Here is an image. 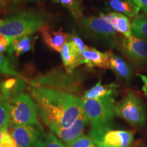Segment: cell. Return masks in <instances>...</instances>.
<instances>
[{"label": "cell", "instance_id": "1", "mask_svg": "<svg viewBox=\"0 0 147 147\" xmlns=\"http://www.w3.org/2000/svg\"><path fill=\"white\" fill-rule=\"evenodd\" d=\"M28 89L38 115L52 132L69 128L84 113L82 97L78 95L43 87L29 86Z\"/></svg>", "mask_w": 147, "mask_h": 147}, {"label": "cell", "instance_id": "2", "mask_svg": "<svg viewBox=\"0 0 147 147\" xmlns=\"http://www.w3.org/2000/svg\"><path fill=\"white\" fill-rule=\"evenodd\" d=\"M47 14L36 10H21L0 21V34L10 39L32 35L47 25Z\"/></svg>", "mask_w": 147, "mask_h": 147}, {"label": "cell", "instance_id": "3", "mask_svg": "<svg viewBox=\"0 0 147 147\" xmlns=\"http://www.w3.org/2000/svg\"><path fill=\"white\" fill-rule=\"evenodd\" d=\"M84 81V74L81 71L68 72L64 67H59L46 74L37 75L28 82L31 87L50 88L77 95L81 92Z\"/></svg>", "mask_w": 147, "mask_h": 147}, {"label": "cell", "instance_id": "4", "mask_svg": "<svg viewBox=\"0 0 147 147\" xmlns=\"http://www.w3.org/2000/svg\"><path fill=\"white\" fill-rule=\"evenodd\" d=\"M76 21L78 32L92 42L108 47H119L121 38L101 14L99 16H82Z\"/></svg>", "mask_w": 147, "mask_h": 147}, {"label": "cell", "instance_id": "5", "mask_svg": "<svg viewBox=\"0 0 147 147\" xmlns=\"http://www.w3.org/2000/svg\"><path fill=\"white\" fill-rule=\"evenodd\" d=\"M82 107L91 124V128H101L111 125L115 113V97L100 99H84Z\"/></svg>", "mask_w": 147, "mask_h": 147}, {"label": "cell", "instance_id": "6", "mask_svg": "<svg viewBox=\"0 0 147 147\" xmlns=\"http://www.w3.org/2000/svg\"><path fill=\"white\" fill-rule=\"evenodd\" d=\"M10 109L9 125H41L34 99L27 93H22L8 102Z\"/></svg>", "mask_w": 147, "mask_h": 147}, {"label": "cell", "instance_id": "7", "mask_svg": "<svg viewBox=\"0 0 147 147\" xmlns=\"http://www.w3.org/2000/svg\"><path fill=\"white\" fill-rule=\"evenodd\" d=\"M115 115L134 127H141L146 123V112L144 103L131 91H128L115 104Z\"/></svg>", "mask_w": 147, "mask_h": 147}, {"label": "cell", "instance_id": "8", "mask_svg": "<svg viewBox=\"0 0 147 147\" xmlns=\"http://www.w3.org/2000/svg\"><path fill=\"white\" fill-rule=\"evenodd\" d=\"M89 136L100 147H128L134 141V132L113 129L110 126L91 128Z\"/></svg>", "mask_w": 147, "mask_h": 147}, {"label": "cell", "instance_id": "9", "mask_svg": "<svg viewBox=\"0 0 147 147\" xmlns=\"http://www.w3.org/2000/svg\"><path fill=\"white\" fill-rule=\"evenodd\" d=\"M17 147H43L47 134L42 125H10Z\"/></svg>", "mask_w": 147, "mask_h": 147}, {"label": "cell", "instance_id": "10", "mask_svg": "<svg viewBox=\"0 0 147 147\" xmlns=\"http://www.w3.org/2000/svg\"><path fill=\"white\" fill-rule=\"evenodd\" d=\"M119 49L138 67L147 65V40L132 36L121 38Z\"/></svg>", "mask_w": 147, "mask_h": 147}, {"label": "cell", "instance_id": "11", "mask_svg": "<svg viewBox=\"0 0 147 147\" xmlns=\"http://www.w3.org/2000/svg\"><path fill=\"white\" fill-rule=\"evenodd\" d=\"M89 123V119L84 113L69 128L60 129L52 133L56 135L58 138H59L62 142H65V145H67L83 135L84 128Z\"/></svg>", "mask_w": 147, "mask_h": 147}, {"label": "cell", "instance_id": "12", "mask_svg": "<svg viewBox=\"0 0 147 147\" xmlns=\"http://www.w3.org/2000/svg\"><path fill=\"white\" fill-rule=\"evenodd\" d=\"M40 32L45 45L52 51L58 53H61L69 36L68 33L61 30L56 31L47 25L42 27Z\"/></svg>", "mask_w": 147, "mask_h": 147}, {"label": "cell", "instance_id": "13", "mask_svg": "<svg viewBox=\"0 0 147 147\" xmlns=\"http://www.w3.org/2000/svg\"><path fill=\"white\" fill-rule=\"evenodd\" d=\"M82 64H85L89 68H109V52L98 51L95 48L86 45L82 54Z\"/></svg>", "mask_w": 147, "mask_h": 147}, {"label": "cell", "instance_id": "14", "mask_svg": "<svg viewBox=\"0 0 147 147\" xmlns=\"http://www.w3.org/2000/svg\"><path fill=\"white\" fill-rule=\"evenodd\" d=\"M109 52V69L113 71L117 78L125 83L130 82L134 71L131 65L119 55Z\"/></svg>", "mask_w": 147, "mask_h": 147}, {"label": "cell", "instance_id": "15", "mask_svg": "<svg viewBox=\"0 0 147 147\" xmlns=\"http://www.w3.org/2000/svg\"><path fill=\"white\" fill-rule=\"evenodd\" d=\"M102 14L106 21L119 34L123 35L125 38H129L133 36L131 28V21L128 16L115 12Z\"/></svg>", "mask_w": 147, "mask_h": 147}, {"label": "cell", "instance_id": "16", "mask_svg": "<svg viewBox=\"0 0 147 147\" xmlns=\"http://www.w3.org/2000/svg\"><path fill=\"white\" fill-rule=\"evenodd\" d=\"M60 53L63 67L68 72H73L78 66L82 64V55L69 41L66 42Z\"/></svg>", "mask_w": 147, "mask_h": 147}, {"label": "cell", "instance_id": "17", "mask_svg": "<svg viewBox=\"0 0 147 147\" xmlns=\"http://www.w3.org/2000/svg\"><path fill=\"white\" fill-rule=\"evenodd\" d=\"M26 80L25 79L16 77L1 82L0 88L3 97L8 102L23 93L26 88Z\"/></svg>", "mask_w": 147, "mask_h": 147}, {"label": "cell", "instance_id": "18", "mask_svg": "<svg viewBox=\"0 0 147 147\" xmlns=\"http://www.w3.org/2000/svg\"><path fill=\"white\" fill-rule=\"evenodd\" d=\"M118 85L115 83L102 84L100 80L87 91L84 92L82 98L100 99L106 97H115L118 93Z\"/></svg>", "mask_w": 147, "mask_h": 147}, {"label": "cell", "instance_id": "19", "mask_svg": "<svg viewBox=\"0 0 147 147\" xmlns=\"http://www.w3.org/2000/svg\"><path fill=\"white\" fill-rule=\"evenodd\" d=\"M107 5L114 12L134 18L138 15L140 8L131 0H109Z\"/></svg>", "mask_w": 147, "mask_h": 147}, {"label": "cell", "instance_id": "20", "mask_svg": "<svg viewBox=\"0 0 147 147\" xmlns=\"http://www.w3.org/2000/svg\"><path fill=\"white\" fill-rule=\"evenodd\" d=\"M36 38L32 35H27L20 38L11 39V51L16 57L21 56L33 49Z\"/></svg>", "mask_w": 147, "mask_h": 147}, {"label": "cell", "instance_id": "21", "mask_svg": "<svg viewBox=\"0 0 147 147\" xmlns=\"http://www.w3.org/2000/svg\"><path fill=\"white\" fill-rule=\"evenodd\" d=\"M131 28L134 36L147 40V14H138L133 18Z\"/></svg>", "mask_w": 147, "mask_h": 147}, {"label": "cell", "instance_id": "22", "mask_svg": "<svg viewBox=\"0 0 147 147\" xmlns=\"http://www.w3.org/2000/svg\"><path fill=\"white\" fill-rule=\"evenodd\" d=\"M53 1L67 9L76 21L83 16L81 0H53Z\"/></svg>", "mask_w": 147, "mask_h": 147}, {"label": "cell", "instance_id": "23", "mask_svg": "<svg viewBox=\"0 0 147 147\" xmlns=\"http://www.w3.org/2000/svg\"><path fill=\"white\" fill-rule=\"evenodd\" d=\"M10 123L9 103L3 97H0V130H8Z\"/></svg>", "mask_w": 147, "mask_h": 147}, {"label": "cell", "instance_id": "24", "mask_svg": "<svg viewBox=\"0 0 147 147\" xmlns=\"http://www.w3.org/2000/svg\"><path fill=\"white\" fill-rule=\"evenodd\" d=\"M0 74L8 76H18V73L8 58L0 53Z\"/></svg>", "mask_w": 147, "mask_h": 147}, {"label": "cell", "instance_id": "25", "mask_svg": "<svg viewBox=\"0 0 147 147\" xmlns=\"http://www.w3.org/2000/svg\"><path fill=\"white\" fill-rule=\"evenodd\" d=\"M97 144L93 138L89 136H86L83 134L76 140L66 145L67 147H91Z\"/></svg>", "mask_w": 147, "mask_h": 147}, {"label": "cell", "instance_id": "26", "mask_svg": "<svg viewBox=\"0 0 147 147\" xmlns=\"http://www.w3.org/2000/svg\"><path fill=\"white\" fill-rule=\"evenodd\" d=\"M67 41L70 42L73 47L75 48V49L82 55L84 49H85L86 45H84L82 40L77 34V33L75 31H73L71 34H69V36L68 38H67Z\"/></svg>", "mask_w": 147, "mask_h": 147}, {"label": "cell", "instance_id": "27", "mask_svg": "<svg viewBox=\"0 0 147 147\" xmlns=\"http://www.w3.org/2000/svg\"><path fill=\"white\" fill-rule=\"evenodd\" d=\"M43 147H67L53 133H49L46 137Z\"/></svg>", "mask_w": 147, "mask_h": 147}, {"label": "cell", "instance_id": "28", "mask_svg": "<svg viewBox=\"0 0 147 147\" xmlns=\"http://www.w3.org/2000/svg\"><path fill=\"white\" fill-rule=\"evenodd\" d=\"M0 53H7L12 55L11 51V39L8 37L0 34Z\"/></svg>", "mask_w": 147, "mask_h": 147}, {"label": "cell", "instance_id": "29", "mask_svg": "<svg viewBox=\"0 0 147 147\" xmlns=\"http://www.w3.org/2000/svg\"><path fill=\"white\" fill-rule=\"evenodd\" d=\"M0 147H17L15 140L8 131L5 133L2 140L0 142Z\"/></svg>", "mask_w": 147, "mask_h": 147}, {"label": "cell", "instance_id": "30", "mask_svg": "<svg viewBox=\"0 0 147 147\" xmlns=\"http://www.w3.org/2000/svg\"><path fill=\"white\" fill-rule=\"evenodd\" d=\"M131 1L135 4H136L140 8V10L144 11L145 14H147V0H131Z\"/></svg>", "mask_w": 147, "mask_h": 147}, {"label": "cell", "instance_id": "31", "mask_svg": "<svg viewBox=\"0 0 147 147\" xmlns=\"http://www.w3.org/2000/svg\"><path fill=\"white\" fill-rule=\"evenodd\" d=\"M9 1L8 0H0V14L8 12L9 8Z\"/></svg>", "mask_w": 147, "mask_h": 147}, {"label": "cell", "instance_id": "32", "mask_svg": "<svg viewBox=\"0 0 147 147\" xmlns=\"http://www.w3.org/2000/svg\"><path fill=\"white\" fill-rule=\"evenodd\" d=\"M140 78L142 79L144 85L142 87V91H144V94L147 96V75H139Z\"/></svg>", "mask_w": 147, "mask_h": 147}, {"label": "cell", "instance_id": "33", "mask_svg": "<svg viewBox=\"0 0 147 147\" xmlns=\"http://www.w3.org/2000/svg\"><path fill=\"white\" fill-rule=\"evenodd\" d=\"M9 1H12V2H18L20 1H31V2H39L42 0H8Z\"/></svg>", "mask_w": 147, "mask_h": 147}, {"label": "cell", "instance_id": "34", "mask_svg": "<svg viewBox=\"0 0 147 147\" xmlns=\"http://www.w3.org/2000/svg\"><path fill=\"white\" fill-rule=\"evenodd\" d=\"M8 131V130H0V142H1V141L2 140L4 136L5 133Z\"/></svg>", "mask_w": 147, "mask_h": 147}, {"label": "cell", "instance_id": "35", "mask_svg": "<svg viewBox=\"0 0 147 147\" xmlns=\"http://www.w3.org/2000/svg\"><path fill=\"white\" fill-rule=\"evenodd\" d=\"M91 147H100V146H98V145H97V144H94V145H93V146H92Z\"/></svg>", "mask_w": 147, "mask_h": 147}, {"label": "cell", "instance_id": "36", "mask_svg": "<svg viewBox=\"0 0 147 147\" xmlns=\"http://www.w3.org/2000/svg\"><path fill=\"white\" fill-rule=\"evenodd\" d=\"M0 84H1V82H0ZM0 97H3V95L1 94V88H0Z\"/></svg>", "mask_w": 147, "mask_h": 147}, {"label": "cell", "instance_id": "37", "mask_svg": "<svg viewBox=\"0 0 147 147\" xmlns=\"http://www.w3.org/2000/svg\"><path fill=\"white\" fill-rule=\"evenodd\" d=\"M1 19H0V21H1Z\"/></svg>", "mask_w": 147, "mask_h": 147}, {"label": "cell", "instance_id": "38", "mask_svg": "<svg viewBox=\"0 0 147 147\" xmlns=\"http://www.w3.org/2000/svg\"></svg>", "mask_w": 147, "mask_h": 147}]
</instances>
